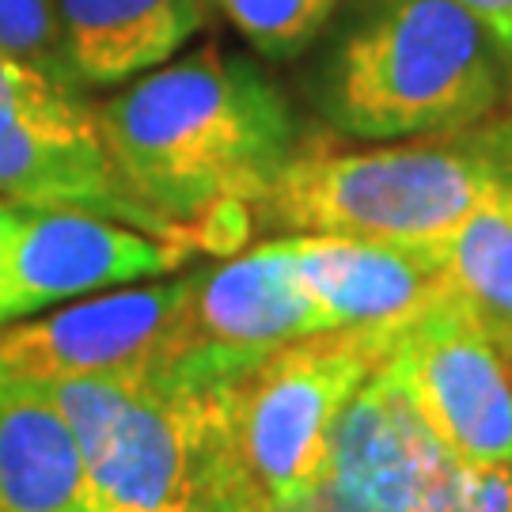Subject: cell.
<instances>
[{"label":"cell","instance_id":"1","mask_svg":"<svg viewBox=\"0 0 512 512\" xmlns=\"http://www.w3.org/2000/svg\"><path fill=\"white\" fill-rule=\"evenodd\" d=\"M95 118L126 183L198 243L220 247V228L243 236L247 205L266 198L300 148L281 88L255 61L217 46L129 80Z\"/></svg>","mask_w":512,"mask_h":512},{"label":"cell","instance_id":"2","mask_svg":"<svg viewBox=\"0 0 512 512\" xmlns=\"http://www.w3.org/2000/svg\"><path fill=\"white\" fill-rule=\"evenodd\" d=\"M505 69L456 0H361L323 65L330 126L365 141H421L497 114Z\"/></svg>","mask_w":512,"mask_h":512},{"label":"cell","instance_id":"3","mask_svg":"<svg viewBox=\"0 0 512 512\" xmlns=\"http://www.w3.org/2000/svg\"><path fill=\"white\" fill-rule=\"evenodd\" d=\"M505 175H512V118L380 148L300 141L255 217L296 236L444 243Z\"/></svg>","mask_w":512,"mask_h":512},{"label":"cell","instance_id":"4","mask_svg":"<svg viewBox=\"0 0 512 512\" xmlns=\"http://www.w3.org/2000/svg\"><path fill=\"white\" fill-rule=\"evenodd\" d=\"M69 421L92 512H243L220 391L122 380H38Z\"/></svg>","mask_w":512,"mask_h":512},{"label":"cell","instance_id":"5","mask_svg":"<svg viewBox=\"0 0 512 512\" xmlns=\"http://www.w3.org/2000/svg\"><path fill=\"white\" fill-rule=\"evenodd\" d=\"M395 330H323L220 387L228 471L243 512L289 509L327 478L338 421Z\"/></svg>","mask_w":512,"mask_h":512},{"label":"cell","instance_id":"6","mask_svg":"<svg viewBox=\"0 0 512 512\" xmlns=\"http://www.w3.org/2000/svg\"><path fill=\"white\" fill-rule=\"evenodd\" d=\"M380 376L459 463H512V365L448 293L391 334Z\"/></svg>","mask_w":512,"mask_h":512},{"label":"cell","instance_id":"7","mask_svg":"<svg viewBox=\"0 0 512 512\" xmlns=\"http://www.w3.org/2000/svg\"><path fill=\"white\" fill-rule=\"evenodd\" d=\"M194 274L80 300L35 323L0 327V365L27 380H122L164 387L190 346Z\"/></svg>","mask_w":512,"mask_h":512},{"label":"cell","instance_id":"8","mask_svg":"<svg viewBox=\"0 0 512 512\" xmlns=\"http://www.w3.org/2000/svg\"><path fill=\"white\" fill-rule=\"evenodd\" d=\"M330 330L323 308L300 285L289 239L258 243L194 274L190 346L160 391H220L277 349Z\"/></svg>","mask_w":512,"mask_h":512},{"label":"cell","instance_id":"9","mask_svg":"<svg viewBox=\"0 0 512 512\" xmlns=\"http://www.w3.org/2000/svg\"><path fill=\"white\" fill-rule=\"evenodd\" d=\"M0 194L23 209L88 213L160 239L202 247L194 232L156 213L114 164L95 110L73 103H0Z\"/></svg>","mask_w":512,"mask_h":512},{"label":"cell","instance_id":"10","mask_svg":"<svg viewBox=\"0 0 512 512\" xmlns=\"http://www.w3.org/2000/svg\"><path fill=\"white\" fill-rule=\"evenodd\" d=\"M194 255V243L160 239L88 213L23 209L12 247L4 327L27 319L57 300L133 285L141 277H164Z\"/></svg>","mask_w":512,"mask_h":512},{"label":"cell","instance_id":"11","mask_svg":"<svg viewBox=\"0 0 512 512\" xmlns=\"http://www.w3.org/2000/svg\"><path fill=\"white\" fill-rule=\"evenodd\" d=\"M300 285L330 330H399L444 293L440 243L285 236Z\"/></svg>","mask_w":512,"mask_h":512},{"label":"cell","instance_id":"12","mask_svg":"<svg viewBox=\"0 0 512 512\" xmlns=\"http://www.w3.org/2000/svg\"><path fill=\"white\" fill-rule=\"evenodd\" d=\"M444 459L440 440L376 368L338 421L327 482L376 512H414Z\"/></svg>","mask_w":512,"mask_h":512},{"label":"cell","instance_id":"13","mask_svg":"<svg viewBox=\"0 0 512 512\" xmlns=\"http://www.w3.org/2000/svg\"><path fill=\"white\" fill-rule=\"evenodd\" d=\"M80 88L129 84L205 27V0H54Z\"/></svg>","mask_w":512,"mask_h":512},{"label":"cell","instance_id":"14","mask_svg":"<svg viewBox=\"0 0 512 512\" xmlns=\"http://www.w3.org/2000/svg\"><path fill=\"white\" fill-rule=\"evenodd\" d=\"M0 512H92L84 459L50 391L0 365Z\"/></svg>","mask_w":512,"mask_h":512},{"label":"cell","instance_id":"15","mask_svg":"<svg viewBox=\"0 0 512 512\" xmlns=\"http://www.w3.org/2000/svg\"><path fill=\"white\" fill-rule=\"evenodd\" d=\"M440 255L444 293L512 365V175L467 213L440 243Z\"/></svg>","mask_w":512,"mask_h":512},{"label":"cell","instance_id":"16","mask_svg":"<svg viewBox=\"0 0 512 512\" xmlns=\"http://www.w3.org/2000/svg\"><path fill=\"white\" fill-rule=\"evenodd\" d=\"M220 8L258 54L285 61L308 50L342 0H205Z\"/></svg>","mask_w":512,"mask_h":512},{"label":"cell","instance_id":"17","mask_svg":"<svg viewBox=\"0 0 512 512\" xmlns=\"http://www.w3.org/2000/svg\"><path fill=\"white\" fill-rule=\"evenodd\" d=\"M0 50L80 92L54 0H0Z\"/></svg>","mask_w":512,"mask_h":512},{"label":"cell","instance_id":"18","mask_svg":"<svg viewBox=\"0 0 512 512\" xmlns=\"http://www.w3.org/2000/svg\"><path fill=\"white\" fill-rule=\"evenodd\" d=\"M73 99H80L76 88H65V84H57L54 76L38 73L35 65H27V61L0 50V103L50 107V103H73Z\"/></svg>","mask_w":512,"mask_h":512},{"label":"cell","instance_id":"19","mask_svg":"<svg viewBox=\"0 0 512 512\" xmlns=\"http://www.w3.org/2000/svg\"><path fill=\"white\" fill-rule=\"evenodd\" d=\"M414 512H475L471 509V494H467V478H463V463L456 456H448L433 471V478L418 494Z\"/></svg>","mask_w":512,"mask_h":512},{"label":"cell","instance_id":"20","mask_svg":"<svg viewBox=\"0 0 512 512\" xmlns=\"http://www.w3.org/2000/svg\"><path fill=\"white\" fill-rule=\"evenodd\" d=\"M19 224H23V205L0 202V327H4V293H8V266H12Z\"/></svg>","mask_w":512,"mask_h":512},{"label":"cell","instance_id":"21","mask_svg":"<svg viewBox=\"0 0 512 512\" xmlns=\"http://www.w3.org/2000/svg\"><path fill=\"white\" fill-rule=\"evenodd\" d=\"M459 8H467L471 16L490 31V38L501 35L512 23V0H456Z\"/></svg>","mask_w":512,"mask_h":512},{"label":"cell","instance_id":"22","mask_svg":"<svg viewBox=\"0 0 512 512\" xmlns=\"http://www.w3.org/2000/svg\"><path fill=\"white\" fill-rule=\"evenodd\" d=\"M494 46H497V57H501V69H505V88L512 92V23L494 35Z\"/></svg>","mask_w":512,"mask_h":512}]
</instances>
